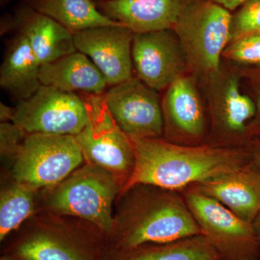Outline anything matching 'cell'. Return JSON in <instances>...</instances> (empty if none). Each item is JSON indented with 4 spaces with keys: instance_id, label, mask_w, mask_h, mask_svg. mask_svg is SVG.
Returning a JSON list of instances; mask_svg holds the SVG:
<instances>
[{
    "instance_id": "cell-1",
    "label": "cell",
    "mask_w": 260,
    "mask_h": 260,
    "mask_svg": "<svg viewBox=\"0 0 260 260\" xmlns=\"http://www.w3.org/2000/svg\"><path fill=\"white\" fill-rule=\"evenodd\" d=\"M129 138L134 148L135 168L121 192L138 184L181 191L250 162L246 147L183 145L162 138Z\"/></svg>"
},
{
    "instance_id": "cell-2",
    "label": "cell",
    "mask_w": 260,
    "mask_h": 260,
    "mask_svg": "<svg viewBox=\"0 0 260 260\" xmlns=\"http://www.w3.org/2000/svg\"><path fill=\"white\" fill-rule=\"evenodd\" d=\"M107 247L127 249L201 235L180 191L138 184L121 191Z\"/></svg>"
},
{
    "instance_id": "cell-3",
    "label": "cell",
    "mask_w": 260,
    "mask_h": 260,
    "mask_svg": "<svg viewBox=\"0 0 260 260\" xmlns=\"http://www.w3.org/2000/svg\"><path fill=\"white\" fill-rule=\"evenodd\" d=\"M123 186L115 174L86 162L51 188L49 207L56 213L87 220L106 241L114 225L113 203Z\"/></svg>"
},
{
    "instance_id": "cell-4",
    "label": "cell",
    "mask_w": 260,
    "mask_h": 260,
    "mask_svg": "<svg viewBox=\"0 0 260 260\" xmlns=\"http://www.w3.org/2000/svg\"><path fill=\"white\" fill-rule=\"evenodd\" d=\"M232 20L229 10L210 0H191L187 5L173 30L193 69L203 75L218 72L231 40Z\"/></svg>"
},
{
    "instance_id": "cell-5",
    "label": "cell",
    "mask_w": 260,
    "mask_h": 260,
    "mask_svg": "<svg viewBox=\"0 0 260 260\" xmlns=\"http://www.w3.org/2000/svg\"><path fill=\"white\" fill-rule=\"evenodd\" d=\"M14 158L15 181L35 190L54 187L85 160L75 136L40 133L28 134Z\"/></svg>"
},
{
    "instance_id": "cell-6",
    "label": "cell",
    "mask_w": 260,
    "mask_h": 260,
    "mask_svg": "<svg viewBox=\"0 0 260 260\" xmlns=\"http://www.w3.org/2000/svg\"><path fill=\"white\" fill-rule=\"evenodd\" d=\"M201 235L220 260H260V243L253 224L192 188L180 191Z\"/></svg>"
},
{
    "instance_id": "cell-7",
    "label": "cell",
    "mask_w": 260,
    "mask_h": 260,
    "mask_svg": "<svg viewBox=\"0 0 260 260\" xmlns=\"http://www.w3.org/2000/svg\"><path fill=\"white\" fill-rule=\"evenodd\" d=\"M79 94L88 114L86 125L75 136L84 158L87 162L115 174L124 185L135 168V151L131 140L113 119L104 94Z\"/></svg>"
},
{
    "instance_id": "cell-8",
    "label": "cell",
    "mask_w": 260,
    "mask_h": 260,
    "mask_svg": "<svg viewBox=\"0 0 260 260\" xmlns=\"http://www.w3.org/2000/svg\"><path fill=\"white\" fill-rule=\"evenodd\" d=\"M106 247L93 229L44 224L19 236L4 254L18 260H102Z\"/></svg>"
},
{
    "instance_id": "cell-9",
    "label": "cell",
    "mask_w": 260,
    "mask_h": 260,
    "mask_svg": "<svg viewBox=\"0 0 260 260\" xmlns=\"http://www.w3.org/2000/svg\"><path fill=\"white\" fill-rule=\"evenodd\" d=\"M86 105L79 93L42 85L15 108L13 122L28 134H79L88 122Z\"/></svg>"
},
{
    "instance_id": "cell-10",
    "label": "cell",
    "mask_w": 260,
    "mask_h": 260,
    "mask_svg": "<svg viewBox=\"0 0 260 260\" xmlns=\"http://www.w3.org/2000/svg\"><path fill=\"white\" fill-rule=\"evenodd\" d=\"M104 97L113 119L129 138H161L164 121L158 94L138 77L110 86Z\"/></svg>"
},
{
    "instance_id": "cell-11",
    "label": "cell",
    "mask_w": 260,
    "mask_h": 260,
    "mask_svg": "<svg viewBox=\"0 0 260 260\" xmlns=\"http://www.w3.org/2000/svg\"><path fill=\"white\" fill-rule=\"evenodd\" d=\"M132 57L137 77L156 91L182 76L187 64L173 30L134 34Z\"/></svg>"
},
{
    "instance_id": "cell-12",
    "label": "cell",
    "mask_w": 260,
    "mask_h": 260,
    "mask_svg": "<svg viewBox=\"0 0 260 260\" xmlns=\"http://www.w3.org/2000/svg\"><path fill=\"white\" fill-rule=\"evenodd\" d=\"M134 32L122 24L95 27L73 34L77 51L90 58L113 86L133 77Z\"/></svg>"
},
{
    "instance_id": "cell-13",
    "label": "cell",
    "mask_w": 260,
    "mask_h": 260,
    "mask_svg": "<svg viewBox=\"0 0 260 260\" xmlns=\"http://www.w3.org/2000/svg\"><path fill=\"white\" fill-rule=\"evenodd\" d=\"M162 103L166 140L183 145L208 144V121L194 83L181 76L168 87Z\"/></svg>"
},
{
    "instance_id": "cell-14",
    "label": "cell",
    "mask_w": 260,
    "mask_h": 260,
    "mask_svg": "<svg viewBox=\"0 0 260 260\" xmlns=\"http://www.w3.org/2000/svg\"><path fill=\"white\" fill-rule=\"evenodd\" d=\"M107 18L134 34L173 30L191 0H93Z\"/></svg>"
},
{
    "instance_id": "cell-15",
    "label": "cell",
    "mask_w": 260,
    "mask_h": 260,
    "mask_svg": "<svg viewBox=\"0 0 260 260\" xmlns=\"http://www.w3.org/2000/svg\"><path fill=\"white\" fill-rule=\"evenodd\" d=\"M189 187L216 200L249 223H252L259 213L260 173L251 162Z\"/></svg>"
},
{
    "instance_id": "cell-16",
    "label": "cell",
    "mask_w": 260,
    "mask_h": 260,
    "mask_svg": "<svg viewBox=\"0 0 260 260\" xmlns=\"http://www.w3.org/2000/svg\"><path fill=\"white\" fill-rule=\"evenodd\" d=\"M13 31L26 39L41 66L77 51L73 32L23 1L13 12Z\"/></svg>"
},
{
    "instance_id": "cell-17",
    "label": "cell",
    "mask_w": 260,
    "mask_h": 260,
    "mask_svg": "<svg viewBox=\"0 0 260 260\" xmlns=\"http://www.w3.org/2000/svg\"><path fill=\"white\" fill-rule=\"evenodd\" d=\"M41 83L70 93L102 95L107 79L88 56L76 51L41 66Z\"/></svg>"
},
{
    "instance_id": "cell-18",
    "label": "cell",
    "mask_w": 260,
    "mask_h": 260,
    "mask_svg": "<svg viewBox=\"0 0 260 260\" xmlns=\"http://www.w3.org/2000/svg\"><path fill=\"white\" fill-rule=\"evenodd\" d=\"M40 68L26 39L15 34L7 44L0 68V86L18 102L28 99L42 86Z\"/></svg>"
},
{
    "instance_id": "cell-19",
    "label": "cell",
    "mask_w": 260,
    "mask_h": 260,
    "mask_svg": "<svg viewBox=\"0 0 260 260\" xmlns=\"http://www.w3.org/2000/svg\"><path fill=\"white\" fill-rule=\"evenodd\" d=\"M102 260H220L203 235L127 249L106 247Z\"/></svg>"
},
{
    "instance_id": "cell-20",
    "label": "cell",
    "mask_w": 260,
    "mask_h": 260,
    "mask_svg": "<svg viewBox=\"0 0 260 260\" xmlns=\"http://www.w3.org/2000/svg\"><path fill=\"white\" fill-rule=\"evenodd\" d=\"M39 13L47 15L75 34L105 25H116L101 13L93 0H23Z\"/></svg>"
},
{
    "instance_id": "cell-21",
    "label": "cell",
    "mask_w": 260,
    "mask_h": 260,
    "mask_svg": "<svg viewBox=\"0 0 260 260\" xmlns=\"http://www.w3.org/2000/svg\"><path fill=\"white\" fill-rule=\"evenodd\" d=\"M35 189L17 182L2 191L0 195V242L16 230L31 215Z\"/></svg>"
},
{
    "instance_id": "cell-22",
    "label": "cell",
    "mask_w": 260,
    "mask_h": 260,
    "mask_svg": "<svg viewBox=\"0 0 260 260\" xmlns=\"http://www.w3.org/2000/svg\"><path fill=\"white\" fill-rule=\"evenodd\" d=\"M260 32V0H249L233 15L231 40Z\"/></svg>"
},
{
    "instance_id": "cell-23",
    "label": "cell",
    "mask_w": 260,
    "mask_h": 260,
    "mask_svg": "<svg viewBox=\"0 0 260 260\" xmlns=\"http://www.w3.org/2000/svg\"><path fill=\"white\" fill-rule=\"evenodd\" d=\"M224 56L239 62L260 63V32L248 34L233 41Z\"/></svg>"
},
{
    "instance_id": "cell-24",
    "label": "cell",
    "mask_w": 260,
    "mask_h": 260,
    "mask_svg": "<svg viewBox=\"0 0 260 260\" xmlns=\"http://www.w3.org/2000/svg\"><path fill=\"white\" fill-rule=\"evenodd\" d=\"M28 133L13 121L0 124V149L2 155H13L18 151Z\"/></svg>"
},
{
    "instance_id": "cell-25",
    "label": "cell",
    "mask_w": 260,
    "mask_h": 260,
    "mask_svg": "<svg viewBox=\"0 0 260 260\" xmlns=\"http://www.w3.org/2000/svg\"><path fill=\"white\" fill-rule=\"evenodd\" d=\"M246 148L250 155L251 165L260 173V143L247 144Z\"/></svg>"
},
{
    "instance_id": "cell-26",
    "label": "cell",
    "mask_w": 260,
    "mask_h": 260,
    "mask_svg": "<svg viewBox=\"0 0 260 260\" xmlns=\"http://www.w3.org/2000/svg\"><path fill=\"white\" fill-rule=\"evenodd\" d=\"M15 114V108H11L0 103V120L1 122L13 121Z\"/></svg>"
},
{
    "instance_id": "cell-27",
    "label": "cell",
    "mask_w": 260,
    "mask_h": 260,
    "mask_svg": "<svg viewBox=\"0 0 260 260\" xmlns=\"http://www.w3.org/2000/svg\"><path fill=\"white\" fill-rule=\"evenodd\" d=\"M12 31H13V14L3 15L0 22V34L3 36Z\"/></svg>"
},
{
    "instance_id": "cell-28",
    "label": "cell",
    "mask_w": 260,
    "mask_h": 260,
    "mask_svg": "<svg viewBox=\"0 0 260 260\" xmlns=\"http://www.w3.org/2000/svg\"><path fill=\"white\" fill-rule=\"evenodd\" d=\"M216 4L220 5L228 10H233L242 6L249 0H210Z\"/></svg>"
},
{
    "instance_id": "cell-29",
    "label": "cell",
    "mask_w": 260,
    "mask_h": 260,
    "mask_svg": "<svg viewBox=\"0 0 260 260\" xmlns=\"http://www.w3.org/2000/svg\"><path fill=\"white\" fill-rule=\"evenodd\" d=\"M253 226H254V231H255L256 237L260 243V210L259 213L257 214L254 221H253Z\"/></svg>"
},
{
    "instance_id": "cell-30",
    "label": "cell",
    "mask_w": 260,
    "mask_h": 260,
    "mask_svg": "<svg viewBox=\"0 0 260 260\" xmlns=\"http://www.w3.org/2000/svg\"><path fill=\"white\" fill-rule=\"evenodd\" d=\"M0 260H18L15 259V258L13 257V256L8 255V254H3V256L0 258Z\"/></svg>"
},
{
    "instance_id": "cell-31",
    "label": "cell",
    "mask_w": 260,
    "mask_h": 260,
    "mask_svg": "<svg viewBox=\"0 0 260 260\" xmlns=\"http://www.w3.org/2000/svg\"><path fill=\"white\" fill-rule=\"evenodd\" d=\"M11 1L12 0H0V5H1L2 8H3V7H5L7 5L9 4Z\"/></svg>"
},
{
    "instance_id": "cell-32",
    "label": "cell",
    "mask_w": 260,
    "mask_h": 260,
    "mask_svg": "<svg viewBox=\"0 0 260 260\" xmlns=\"http://www.w3.org/2000/svg\"><path fill=\"white\" fill-rule=\"evenodd\" d=\"M259 112H260V102H259Z\"/></svg>"
}]
</instances>
